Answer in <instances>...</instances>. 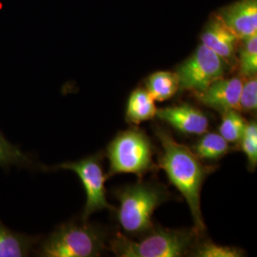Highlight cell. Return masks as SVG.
Here are the masks:
<instances>
[{"label":"cell","mask_w":257,"mask_h":257,"mask_svg":"<svg viewBox=\"0 0 257 257\" xmlns=\"http://www.w3.org/2000/svg\"><path fill=\"white\" fill-rule=\"evenodd\" d=\"M147 91L154 100L162 102L172 98L179 90L176 73L156 72L148 77Z\"/></svg>","instance_id":"14"},{"label":"cell","mask_w":257,"mask_h":257,"mask_svg":"<svg viewBox=\"0 0 257 257\" xmlns=\"http://www.w3.org/2000/svg\"><path fill=\"white\" fill-rule=\"evenodd\" d=\"M240 110L245 112H253L257 108V78L256 75L247 77L242 84L240 98H239Z\"/></svg>","instance_id":"21"},{"label":"cell","mask_w":257,"mask_h":257,"mask_svg":"<svg viewBox=\"0 0 257 257\" xmlns=\"http://www.w3.org/2000/svg\"><path fill=\"white\" fill-rule=\"evenodd\" d=\"M156 134L162 147L158 165L183 195L191 210L194 230L201 234L206 230L200 208L201 189L212 168L204 165L190 148L176 142L165 130L157 128Z\"/></svg>","instance_id":"1"},{"label":"cell","mask_w":257,"mask_h":257,"mask_svg":"<svg viewBox=\"0 0 257 257\" xmlns=\"http://www.w3.org/2000/svg\"><path fill=\"white\" fill-rule=\"evenodd\" d=\"M120 203V226L128 234L142 235L154 230L152 215L168 199V192L159 184L140 182L123 187L115 193Z\"/></svg>","instance_id":"2"},{"label":"cell","mask_w":257,"mask_h":257,"mask_svg":"<svg viewBox=\"0 0 257 257\" xmlns=\"http://www.w3.org/2000/svg\"><path fill=\"white\" fill-rule=\"evenodd\" d=\"M201 41L204 46L230 67L237 66V56L240 39L227 27L218 16L211 19L203 32Z\"/></svg>","instance_id":"8"},{"label":"cell","mask_w":257,"mask_h":257,"mask_svg":"<svg viewBox=\"0 0 257 257\" xmlns=\"http://www.w3.org/2000/svg\"><path fill=\"white\" fill-rule=\"evenodd\" d=\"M154 149L147 135L138 128H130L116 136L108 146L110 175L135 174L142 177L153 171Z\"/></svg>","instance_id":"5"},{"label":"cell","mask_w":257,"mask_h":257,"mask_svg":"<svg viewBox=\"0 0 257 257\" xmlns=\"http://www.w3.org/2000/svg\"><path fill=\"white\" fill-rule=\"evenodd\" d=\"M240 40L257 35V0H239L218 16Z\"/></svg>","instance_id":"11"},{"label":"cell","mask_w":257,"mask_h":257,"mask_svg":"<svg viewBox=\"0 0 257 257\" xmlns=\"http://www.w3.org/2000/svg\"><path fill=\"white\" fill-rule=\"evenodd\" d=\"M155 100L147 90L138 88L128 97L126 119L130 123L138 125L144 121L153 119L156 114Z\"/></svg>","instance_id":"13"},{"label":"cell","mask_w":257,"mask_h":257,"mask_svg":"<svg viewBox=\"0 0 257 257\" xmlns=\"http://www.w3.org/2000/svg\"><path fill=\"white\" fill-rule=\"evenodd\" d=\"M141 241L117 232L110 241V249L119 257H179L193 249L200 235L195 230L158 229L150 231Z\"/></svg>","instance_id":"4"},{"label":"cell","mask_w":257,"mask_h":257,"mask_svg":"<svg viewBox=\"0 0 257 257\" xmlns=\"http://www.w3.org/2000/svg\"><path fill=\"white\" fill-rule=\"evenodd\" d=\"M243 80L240 77L219 78L211 83L203 92L193 93L197 100L206 107L218 110H240L239 98Z\"/></svg>","instance_id":"10"},{"label":"cell","mask_w":257,"mask_h":257,"mask_svg":"<svg viewBox=\"0 0 257 257\" xmlns=\"http://www.w3.org/2000/svg\"><path fill=\"white\" fill-rule=\"evenodd\" d=\"M156 116L185 135L201 136L209 128V119L202 110L183 103L156 110Z\"/></svg>","instance_id":"9"},{"label":"cell","mask_w":257,"mask_h":257,"mask_svg":"<svg viewBox=\"0 0 257 257\" xmlns=\"http://www.w3.org/2000/svg\"><path fill=\"white\" fill-rule=\"evenodd\" d=\"M107 233L100 227L82 222L60 225L39 246L37 255L44 257H95L107 247Z\"/></svg>","instance_id":"3"},{"label":"cell","mask_w":257,"mask_h":257,"mask_svg":"<svg viewBox=\"0 0 257 257\" xmlns=\"http://www.w3.org/2000/svg\"><path fill=\"white\" fill-rule=\"evenodd\" d=\"M238 48L239 70L244 77L256 75L257 73V35L240 40Z\"/></svg>","instance_id":"16"},{"label":"cell","mask_w":257,"mask_h":257,"mask_svg":"<svg viewBox=\"0 0 257 257\" xmlns=\"http://www.w3.org/2000/svg\"><path fill=\"white\" fill-rule=\"evenodd\" d=\"M193 248V256L197 257H241L245 253L240 248L218 245L211 240H205Z\"/></svg>","instance_id":"19"},{"label":"cell","mask_w":257,"mask_h":257,"mask_svg":"<svg viewBox=\"0 0 257 257\" xmlns=\"http://www.w3.org/2000/svg\"><path fill=\"white\" fill-rule=\"evenodd\" d=\"M46 169L69 170L78 175L87 196L82 220H87L91 214L96 211L102 210L115 211L114 207L107 201L105 181L108 177L103 173L100 155L89 156L74 162H65Z\"/></svg>","instance_id":"7"},{"label":"cell","mask_w":257,"mask_h":257,"mask_svg":"<svg viewBox=\"0 0 257 257\" xmlns=\"http://www.w3.org/2000/svg\"><path fill=\"white\" fill-rule=\"evenodd\" d=\"M219 135L229 143H239L247 126V121L238 110H230L222 112Z\"/></svg>","instance_id":"17"},{"label":"cell","mask_w":257,"mask_h":257,"mask_svg":"<svg viewBox=\"0 0 257 257\" xmlns=\"http://www.w3.org/2000/svg\"><path fill=\"white\" fill-rule=\"evenodd\" d=\"M203 135L202 138L193 145L192 149L199 159L214 161L220 159L229 153V142L222 138L219 134L205 133Z\"/></svg>","instance_id":"15"},{"label":"cell","mask_w":257,"mask_h":257,"mask_svg":"<svg viewBox=\"0 0 257 257\" xmlns=\"http://www.w3.org/2000/svg\"><path fill=\"white\" fill-rule=\"evenodd\" d=\"M37 242V237L13 231L0 221V257L28 256Z\"/></svg>","instance_id":"12"},{"label":"cell","mask_w":257,"mask_h":257,"mask_svg":"<svg viewBox=\"0 0 257 257\" xmlns=\"http://www.w3.org/2000/svg\"><path fill=\"white\" fill-rule=\"evenodd\" d=\"M226 66L215 53L203 44L199 45L175 72L179 80V90L193 93L203 92L211 83L224 77Z\"/></svg>","instance_id":"6"},{"label":"cell","mask_w":257,"mask_h":257,"mask_svg":"<svg viewBox=\"0 0 257 257\" xmlns=\"http://www.w3.org/2000/svg\"><path fill=\"white\" fill-rule=\"evenodd\" d=\"M239 143L248 158V166L251 170H254L257 165V125L255 121L247 123Z\"/></svg>","instance_id":"20"},{"label":"cell","mask_w":257,"mask_h":257,"mask_svg":"<svg viewBox=\"0 0 257 257\" xmlns=\"http://www.w3.org/2000/svg\"><path fill=\"white\" fill-rule=\"evenodd\" d=\"M32 164L33 161L30 156L23 153L19 147L10 143L0 132V167H30Z\"/></svg>","instance_id":"18"}]
</instances>
